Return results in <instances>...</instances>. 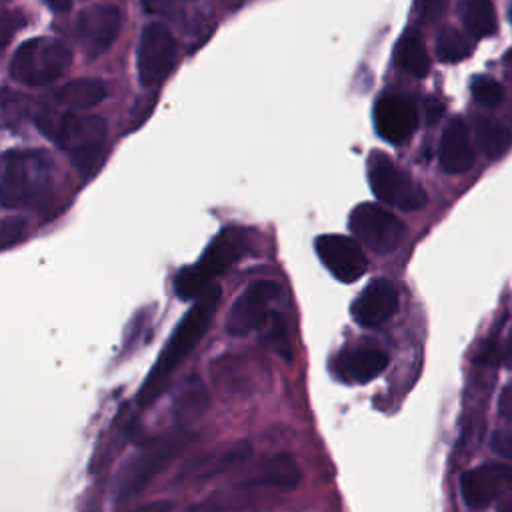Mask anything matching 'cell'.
Returning <instances> with one entry per match:
<instances>
[{
	"label": "cell",
	"mask_w": 512,
	"mask_h": 512,
	"mask_svg": "<svg viewBox=\"0 0 512 512\" xmlns=\"http://www.w3.org/2000/svg\"><path fill=\"white\" fill-rule=\"evenodd\" d=\"M196 434L184 430L164 432L142 444L130 458L120 464L112 484L114 504H126L146 490V486L172 464L192 442Z\"/></svg>",
	"instance_id": "2"
},
{
	"label": "cell",
	"mask_w": 512,
	"mask_h": 512,
	"mask_svg": "<svg viewBox=\"0 0 512 512\" xmlns=\"http://www.w3.org/2000/svg\"><path fill=\"white\" fill-rule=\"evenodd\" d=\"M50 186L52 160L44 150H8L0 156V206H36Z\"/></svg>",
	"instance_id": "3"
},
{
	"label": "cell",
	"mask_w": 512,
	"mask_h": 512,
	"mask_svg": "<svg viewBox=\"0 0 512 512\" xmlns=\"http://www.w3.org/2000/svg\"><path fill=\"white\" fill-rule=\"evenodd\" d=\"M40 128L70 154L76 168L90 176L102 160L106 142V122L88 114H62L60 118L40 116Z\"/></svg>",
	"instance_id": "4"
},
{
	"label": "cell",
	"mask_w": 512,
	"mask_h": 512,
	"mask_svg": "<svg viewBox=\"0 0 512 512\" xmlns=\"http://www.w3.org/2000/svg\"><path fill=\"white\" fill-rule=\"evenodd\" d=\"M460 18L466 32L474 38H486L496 30L492 0H460Z\"/></svg>",
	"instance_id": "23"
},
{
	"label": "cell",
	"mask_w": 512,
	"mask_h": 512,
	"mask_svg": "<svg viewBox=\"0 0 512 512\" xmlns=\"http://www.w3.org/2000/svg\"><path fill=\"white\" fill-rule=\"evenodd\" d=\"M440 166L448 174H462L466 172L474 162V150L468 134V126L460 116H454L440 138V150H438Z\"/></svg>",
	"instance_id": "18"
},
{
	"label": "cell",
	"mask_w": 512,
	"mask_h": 512,
	"mask_svg": "<svg viewBox=\"0 0 512 512\" xmlns=\"http://www.w3.org/2000/svg\"><path fill=\"white\" fill-rule=\"evenodd\" d=\"M280 296V286L272 280H256L246 286L226 314L224 328L234 338H244L262 330L272 316V306Z\"/></svg>",
	"instance_id": "8"
},
{
	"label": "cell",
	"mask_w": 512,
	"mask_h": 512,
	"mask_svg": "<svg viewBox=\"0 0 512 512\" xmlns=\"http://www.w3.org/2000/svg\"><path fill=\"white\" fill-rule=\"evenodd\" d=\"M104 96H106L104 84L94 78H78V80L66 82L54 94V98L70 110H90L96 104H100Z\"/></svg>",
	"instance_id": "21"
},
{
	"label": "cell",
	"mask_w": 512,
	"mask_h": 512,
	"mask_svg": "<svg viewBox=\"0 0 512 512\" xmlns=\"http://www.w3.org/2000/svg\"><path fill=\"white\" fill-rule=\"evenodd\" d=\"M462 498L470 508H484L494 498L512 490V466L486 462L480 464L460 478Z\"/></svg>",
	"instance_id": "15"
},
{
	"label": "cell",
	"mask_w": 512,
	"mask_h": 512,
	"mask_svg": "<svg viewBox=\"0 0 512 512\" xmlns=\"http://www.w3.org/2000/svg\"><path fill=\"white\" fill-rule=\"evenodd\" d=\"M504 360L508 362V366H512V332L508 336V342L504 346Z\"/></svg>",
	"instance_id": "35"
},
{
	"label": "cell",
	"mask_w": 512,
	"mask_h": 512,
	"mask_svg": "<svg viewBox=\"0 0 512 512\" xmlns=\"http://www.w3.org/2000/svg\"><path fill=\"white\" fill-rule=\"evenodd\" d=\"M506 62H508V64H510V66H512V50H510V52H508V54H506Z\"/></svg>",
	"instance_id": "37"
},
{
	"label": "cell",
	"mask_w": 512,
	"mask_h": 512,
	"mask_svg": "<svg viewBox=\"0 0 512 512\" xmlns=\"http://www.w3.org/2000/svg\"><path fill=\"white\" fill-rule=\"evenodd\" d=\"M316 254L328 272L340 282H356L366 272V256L358 242L342 234H324L314 242Z\"/></svg>",
	"instance_id": "13"
},
{
	"label": "cell",
	"mask_w": 512,
	"mask_h": 512,
	"mask_svg": "<svg viewBox=\"0 0 512 512\" xmlns=\"http://www.w3.org/2000/svg\"><path fill=\"white\" fill-rule=\"evenodd\" d=\"M474 136L476 144L488 158L502 156L510 144H512V132L506 124L494 120V118H476L474 120Z\"/></svg>",
	"instance_id": "22"
},
{
	"label": "cell",
	"mask_w": 512,
	"mask_h": 512,
	"mask_svg": "<svg viewBox=\"0 0 512 512\" xmlns=\"http://www.w3.org/2000/svg\"><path fill=\"white\" fill-rule=\"evenodd\" d=\"M302 472L298 462L290 454H274L264 460H258L232 484L246 492L260 490H292L300 484Z\"/></svg>",
	"instance_id": "14"
},
{
	"label": "cell",
	"mask_w": 512,
	"mask_h": 512,
	"mask_svg": "<svg viewBox=\"0 0 512 512\" xmlns=\"http://www.w3.org/2000/svg\"><path fill=\"white\" fill-rule=\"evenodd\" d=\"M396 62L402 70L408 74L422 78L430 70V58L426 52V46L416 32H406L400 42L396 44Z\"/></svg>",
	"instance_id": "24"
},
{
	"label": "cell",
	"mask_w": 512,
	"mask_h": 512,
	"mask_svg": "<svg viewBox=\"0 0 512 512\" xmlns=\"http://www.w3.org/2000/svg\"><path fill=\"white\" fill-rule=\"evenodd\" d=\"M388 366V356L376 346L346 348L336 358V372L346 382L364 384L374 380Z\"/></svg>",
	"instance_id": "19"
},
{
	"label": "cell",
	"mask_w": 512,
	"mask_h": 512,
	"mask_svg": "<svg viewBox=\"0 0 512 512\" xmlns=\"http://www.w3.org/2000/svg\"><path fill=\"white\" fill-rule=\"evenodd\" d=\"M348 228L364 246L378 254L392 252L404 236V224L400 218L370 202L358 204L350 212Z\"/></svg>",
	"instance_id": "10"
},
{
	"label": "cell",
	"mask_w": 512,
	"mask_h": 512,
	"mask_svg": "<svg viewBox=\"0 0 512 512\" xmlns=\"http://www.w3.org/2000/svg\"><path fill=\"white\" fill-rule=\"evenodd\" d=\"M208 406V394L206 388L202 384V380H198L196 376L188 378L186 382H182L178 386V390L174 392L172 398V416L178 424L188 426L192 420H196L198 416H202V412Z\"/></svg>",
	"instance_id": "20"
},
{
	"label": "cell",
	"mask_w": 512,
	"mask_h": 512,
	"mask_svg": "<svg viewBox=\"0 0 512 512\" xmlns=\"http://www.w3.org/2000/svg\"><path fill=\"white\" fill-rule=\"evenodd\" d=\"M474 100L486 108H494L504 100V88L490 76H476L470 84Z\"/></svg>",
	"instance_id": "26"
},
{
	"label": "cell",
	"mask_w": 512,
	"mask_h": 512,
	"mask_svg": "<svg viewBox=\"0 0 512 512\" xmlns=\"http://www.w3.org/2000/svg\"><path fill=\"white\" fill-rule=\"evenodd\" d=\"M180 0H142V6L150 14H170L176 10Z\"/></svg>",
	"instance_id": "30"
},
{
	"label": "cell",
	"mask_w": 512,
	"mask_h": 512,
	"mask_svg": "<svg viewBox=\"0 0 512 512\" xmlns=\"http://www.w3.org/2000/svg\"><path fill=\"white\" fill-rule=\"evenodd\" d=\"M368 180L374 196L384 204L402 210H420L426 204V194L410 180L386 154L374 152L368 160Z\"/></svg>",
	"instance_id": "9"
},
{
	"label": "cell",
	"mask_w": 512,
	"mask_h": 512,
	"mask_svg": "<svg viewBox=\"0 0 512 512\" xmlns=\"http://www.w3.org/2000/svg\"><path fill=\"white\" fill-rule=\"evenodd\" d=\"M498 512H512V500L504 502V504L500 506V510H498Z\"/></svg>",
	"instance_id": "36"
},
{
	"label": "cell",
	"mask_w": 512,
	"mask_h": 512,
	"mask_svg": "<svg viewBox=\"0 0 512 512\" xmlns=\"http://www.w3.org/2000/svg\"><path fill=\"white\" fill-rule=\"evenodd\" d=\"M220 304V288L210 286L200 298H196L194 306L184 314V318L176 324L170 338L166 340L162 352L156 358V364L150 368L146 380L142 382L136 404L140 408L156 402L168 388L170 380L182 366V362L194 352L198 342L208 332L212 318Z\"/></svg>",
	"instance_id": "1"
},
{
	"label": "cell",
	"mask_w": 512,
	"mask_h": 512,
	"mask_svg": "<svg viewBox=\"0 0 512 512\" xmlns=\"http://www.w3.org/2000/svg\"><path fill=\"white\" fill-rule=\"evenodd\" d=\"M508 16H510V22H512V6H510V10H508Z\"/></svg>",
	"instance_id": "38"
},
{
	"label": "cell",
	"mask_w": 512,
	"mask_h": 512,
	"mask_svg": "<svg viewBox=\"0 0 512 512\" xmlns=\"http://www.w3.org/2000/svg\"><path fill=\"white\" fill-rule=\"evenodd\" d=\"M374 126L380 138L390 144L406 142L418 126L414 102L402 94H384L374 106Z\"/></svg>",
	"instance_id": "16"
},
{
	"label": "cell",
	"mask_w": 512,
	"mask_h": 512,
	"mask_svg": "<svg viewBox=\"0 0 512 512\" xmlns=\"http://www.w3.org/2000/svg\"><path fill=\"white\" fill-rule=\"evenodd\" d=\"M46 4L56 12H66L72 6V0H46Z\"/></svg>",
	"instance_id": "34"
},
{
	"label": "cell",
	"mask_w": 512,
	"mask_h": 512,
	"mask_svg": "<svg viewBox=\"0 0 512 512\" xmlns=\"http://www.w3.org/2000/svg\"><path fill=\"white\" fill-rule=\"evenodd\" d=\"M176 60V40L168 26L150 22L142 28L136 52L138 80L144 88H152L172 70Z\"/></svg>",
	"instance_id": "11"
},
{
	"label": "cell",
	"mask_w": 512,
	"mask_h": 512,
	"mask_svg": "<svg viewBox=\"0 0 512 512\" xmlns=\"http://www.w3.org/2000/svg\"><path fill=\"white\" fill-rule=\"evenodd\" d=\"M442 112H444V104L440 100H436V98L426 100V118H428V122H436L442 116Z\"/></svg>",
	"instance_id": "32"
},
{
	"label": "cell",
	"mask_w": 512,
	"mask_h": 512,
	"mask_svg": "<svg viewBox=\"0 0 512 512\" xmlns=\"http://www.w3.org/2000/svg\"><path fill=\"white\" fill-rule=\"evenodd\" d=\"M490 448L498 456H504V458L512 460V432L510 430H496L490 436Z\"/></svg>",
	"instance_id": "29"
},
{
	"label": "cell",
	"mask_w": 512,
	"mask_h": 512,
	"mask_svg": "<svg viewBox=\"0 0 512 512\" xmlns=\"http://www.w3.org/2000/svg\"><path fill=\"white\" fill-rule=\"evenodd\" d=\"M172 510V504L166 502V500H156V502H150V504H144L140 508H134L130 512H170Z\"/></svg>",
	"instance_id": "33"
},
{
	"label": "cell",
	"mask_w": 512,
	"mask_h": 512,
	"mask_svg": "<svg viewBox=\"0 0 512 512\" xmlns=\"http://www.w3.org/2000/svg\"><path fill=\"white\" fill-rule=\"evenodd\" d=\"M122 28V12L116 4H90L74 22L76 42L82 46L88 58L104 54L118 38Z\"/></svg>",
	"instance_id": "12"
},
{
	"label": "cell",
	"mask_w": 512,
	"mask_h": 512,
	"mask_svg": "<svg viewBox=\"0 0 512 512\" xmlns=\"http://www.w3.org/2000/svg\"><path fill=\"white\" fill-rule=\"evenodd\" d=\"M398 308V292L396 288L384 280L378 278L370 282L354 300L350 312L352 318L366 328H374L384 324Z\"/></svg>",
	"instance_id": "17"
},
{
	"label": "cell",
	"mask_w": 512,
	"mask_h": 512,
	"mask_svg": "<svg viewBox=\"0 0 512 512\" xmlns=\"http://www.w3.org/2000/svg\"><path fill=\"white\" fill-rule=\"evenodd\" d=\"M24 228H26V224L22 218L0 220V248L18 242L24 236Z\"/></svg>",
	"instance_id": "28"
},
{
	"label": "cell",
	"mask_w": 512,
	"mask_h": 512,
	"mask_svg": "<svg viewBox=\"0 0 512 512\" xmlns=\"http://www.w3.org/2000/svg\"><path fill=\"white\" fill-rule=\"evenodd\" d=\"M252 452L254 450L248 440H230L210 446L188 458L172 476L170 486L174 490L202 488L216 478L242 468L252 458Z\"/></svg>",
	"instance_id": "7"
},
{
	"label": "cell",
	"mask_w": 512,
	"mask_h": 512,
	"mask_svg": "<svg viewBox=\"0 0 512 512\" xmlns=\"http://www.w3.org/2000/svg\"><path fill=\"white\" fill-rule=\"evenodd\" d=\"M22 24H24V18L18 12H2L0 14V54L4 52V48L8 46V42L12 40V36L16 34V30Z\"/></svg>",
	"instance_id": "27"
},
{
	"label": "cell",
	"mask_w": 512,
	"mask_h": 512,
	"mask_svg": "<svg viewBox=\"0 0 512 512\" xmlns=\"http://www.w3.org/2000/svg\"><path fill=\"white\" fill-rule=\"evenodd\" d=\"M72 64V52L58 38H30L22 42L10 62V76L28 86H44L62 78Z\"/></svg>",
	"instance_id": "6"
},
{
	"label": "cell",
	"mask_w": 512,
	"mask_h": 512,
	"mask_svg": "<svg viewBox=\"0 0 512 512\" xmlns=\"http://www.w3.org/2000/svg\"><path fill=\"white\" fill-rule=\"evenodd\" d=\"M498 410L502 414L504 420L512 422V384L504 386V390L500 392V398H498Z\"/></svg>",
	"instance_id": "31"
},
{
	"label": "cell",
	"mask_w": 512,
	"mask_h": 512,
	"mask_svg": "<svg viewBox=\"0 0 512 512\" xmlns=\"http://www.w3.org/2000/svg\"><path fill=\"white\" fill-rule=\"evenodd\" d=\"M248 252V234L242 228L222 230L204 250L200 260L182 268L174 276V290L180 300L200 298L212 284L210 280L226 274Z\"/></svg>",
	"instance_id": "5"
},
{
	"label": "cell",
	"mask_w": 512,
	"mask_h": 512,
	"mask_svg": "<svg viewBox=\"0 0 512 512\" xmlns=\"http://www.w3.org/2000/svg\"><path fill=\"white\" fill-rule=\"evenodd\" d=\"M472 52L470 42L454 28H444L436 36V56L442 62H460Z\"/></svg>",
	"instance_id": "25"
}]
</instances>
